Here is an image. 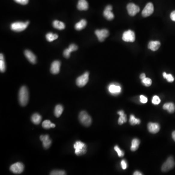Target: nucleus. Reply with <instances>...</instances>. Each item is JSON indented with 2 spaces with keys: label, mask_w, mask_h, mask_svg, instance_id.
I'll use <instances>...</instances> for the list:
<instances>
[{
  "label": "nucleus",
  "mask_w": 175,
  "mask_h": 175,
  "mask_svg": "<svg viewBox=\"0 0 175 175\" xmlns=\"http://www.w3.org/2000/svg\"><path fill=\"white\" fill-rule=\"evenodd\" d=\"M29 100V92L26 86H23L20 89L19 93V101L22 106H26Z\"/></svg>",
  "instance_id": "obj_1"
},
{
  "label": "nucleus",
  "mask_w": 175,
  "mask_h": 175,
  "mask_svg": "<svg viewBox=\"0 0 175 175\" xmlns=\"http://www.w3.org/2000/svg\"><path fill=\"white\" fill-rule=\"evenodd\" d=\"M75 149V154L77 156H81L87 152V146L85 143L80 141H77L74 145Z\"/></svg>",
  "instance_id": "obj_2"
},
{
  "label": "nucleus",
  "mask_w": 175,
  "mask_h": 175,
  "mask_svg": "<svg viewBox=\"0 0 175 175\" xmlns=\"http://www.w3.org/2000/svg\"><path fill=\"white\" fill-rule=\"evenodd\" d=\"M79 120L80 123L85 127H89L92 123V119L85 111H82L79 113Z\"/></svg>",
  "instance_id": "obj_3"
},
{
  "label": "nucleus",
  "mask_w": 175,
  "mask_h": 175,
  "mask_svg": "<svg viewBox=\"0 0 175 175\" xmlns=\"http://www.w3.org/2000/svg\"><path fill=\"white\" fill-rule=\"evenodd\" d=\"M29 24V22L23 23V22H15L11 24V30L15 32H21L23 31L27 28L28 24Z\"/></svg>",
  "instance_id": "obj_4"
},
{
  "label": "nucleus",
  "mask_w": 175,
  "mask_h": 175,
  "mask_svg": "<svg viewBox=\"0 0 175 175\" xmlns=\"http://www.w3.org/2000/svg\"><path fill=\"white\" fill-rule=\"evenodd\" d=\"M175 166V161L172 157H169L165 161L162 166L161 171L164 172H166L174 168Z\"/></svg>",
  "instance_id": "obj_5"
},
{
  "label": "nucleus",
  "mask_w": 175,
  "mask_h": 175,
  "mask_svg": "<svg viewBox=\"0 0 175 175\" xmlns=\"http://www.w3.org/2000/svg\"><path fill=\"white\" fill-rule=\"evenodd\" d=\"M107 89L109 92L114 96L119 95L122 92L121 87L117 83H111Z\"/></svg>",
  "instance_id": "obj_6"
},
{
  "label": "nucleus",
  "mask_w": 175,
  "mask_h": 175,
  "mask_svg": "<svg viewBox=\"0 0 175 175\" xmlns=\"http://www.w3.org/2000/svg\"><path fill=\"white\" fill-rule=\"evenodd\" d=\"M89 73L86 72L82 76H80L77 78L76 80V83L77 86L79 87H83L85 86L89 81Z\"/></svg>",
  "instance_id": "obj_7"
},
{
  "label": "nucleus",
  "mask_w": 175,
  "mask_h": 175,
  "mask_svg": "<svg viewBox=\"0 0 175 175\" xmlns=\"http://www.w3.org/2000/svg\"><path fill=\"white\" fill-rule=\"evenodd\" d=\"M122 39L125 42H134L135 40V35L133 31L129 30L123 33Z\"/></svg>",
  "instance_id": "obj_8"
},
{
  "label": "nucleus",
  "mask_w": 175,
  "mask_h": 175,
  "mask_svg": "<svg viewBox=\"0 0 175 175\" xmlns=\"http://www.w3.org/2000/svg\"><path fill=\"white\" fill-rule=\"evenodd\" d=\"M24 165L21 162H16L13 164L10 167V170L14 174H19L22 173L24 170Z\"/></svg>",
  "instance_id": "obj_9"
},
{
  "label": "nucleus",
  "mask_w": 175,
  "mask_h": 175,
  "mask_svg": "<svg viewBox=\"0 0 175 175\" xmlns=\"http://www.w3.org/2000/svg\"><path fill=\"white\" fill-rule=\"evenodd\" d=\"M95 34L97 36L99 41H101V42L104 41L105 38H107L109 35V31L106 29L102 30H96L95 32Z\"/></svg>",
  "instance_id": "obj_10"
},
{
  "label": "nucleus",
  "mask_w": 175,
  "mask_h": 175,
  "mask_svg": "<svg viewBox=\"0 0 175 175\" xmlns=\"http://www.w3.org/2000/svg\"><path fill=\"white\" fill-rule=\"evenodd\" d=\"M127 10L128 13L131 16H134L140 11L139 7L133 3H130L127 5Z\"/></svg>",
  "instance_id": "obj_11"
},
{
  "label": "nucleus",
  "mask_w": 175,
  "mask_h": 175,
  "mask_svg": "<svg viewBox=\"0 0 175 175\" xmlns=\"http://www.w3.org/2000/svg\"><path fill=\"white\" fill-rule=\"evenodd\" d=\"M154 12V6L151 3H149L146 5L142 11V15L144 17H147L151 15Z\"/></svg>",
  "instance_id": "obj_12"
},
{
  "label": "nucleus",
  "mask_w": 175,
  "mask_h": 175,
  "mask_svg": "<svg viewBox=\"0 0 175 175\" xmlns=\"http://www.w3.org/2000/svg\"><path fill=\"white\" fill-rule=\"evenodd\" d=\"M147 128L148 131L152 134L158 133L160 130V125L157 123L150 122L147 125Z\"/></svg>",
  "instance_id": "obj_13"
},
{
  "label": "nucleus",
  "mask_w": 175,
  "mask_h": 175,
  "mask_svg": "<svg viewBox=\"0 0 175 175\" xmlns=\"http://www.w3.org/2000/svg\"><path fill=\"white\" fill-rule=\"evenodd\" d=\"M112 9H113L112 6L109 5L107 6L106 8H105V11H104L103 14L104 17L109 21L113 19L114 14L111 12Z\"/></svg>",
  "instance_id": "obj_14"
},
{
  "label": "nucleus",
  "mask_w": 175,
  "mask_h": 175,
  "mask_svg": "<svg viewBox=\"0 0 175 175\" xmlns=\"http://www.w3.org/2000/svg\"><path fill=\"white\" fill-rule=\"evenodd\" d=\"M60 65H61V63L59 61V60L54 61L52 63L51 69H50L51 73L54 74H59L60 71Z\"/></svg>",
  "instance_id": "obj_15"
},
{
  "label": "nucleus",
  "mask_w": 175,
  "mask_h": 175,
  "mask_svg": "<svg viewBox=\"0 0 175 175\" xmlns=\"http://www.w3.org/2000/svg\"><path fill=\"white\" fill-rule=\"evenodd\" d=\"M40 140L42 142V144L45 149H48L50 147L52 143V141L49 139L48 135H42L40 136Z\"/></svg>",
  "instance_id": "obj_16"
},
{
  "label": "nucleus",
  "mask_w": 175,
  "mask_h": 175,
  "mask_svg": "<svg viewBox=\"0 0 175 175\" xmlns=\"http://www.w3.org/2000/svg\"><path fill=\"white\" fill-rule=\"evenodd\" d=\"M24 55L26 58L32 64H35L37 61L36 56L29 50H26L24 52Z\"/></svg>",
  "instance_id": "obj_17"
},
{
  "label": "nucleus",
  "mask_w": 175,
  "mask_h": 175,
  "mask_svg": "<svg viewBox=\"0 0 175 175\" xmlns=\"http://www.w3.org/2000/svg\"><path fill=\"white\" fill-rule=\"evenodd\" d=\"M77 49H78V47L77 45L74 44H71L69 46L68 49H66L64 50V52H63L64 56L66 58H69L70 56L71 53L72 52L75 51L76 50H77Z\"/></svg>",
  "instance_id": "obj_18"
},
{
  "label": "nucleus",
  "mask_w": 175,
  "mask_h": 175,
  "mask_svg": "<svg viewBox=\"0 0 175 175\" xmlns=\"http://www.w3.org/2000/svg\"><path fill=\"white\" fill-rule=\"evenodd\" d=\"M77 7L79 11H87L88 9V3L86 0H79Z\"/></svg>",
  "instance_id": "obj_19"
},
{
  "label": "nucleus",
  "mask_w": 175,
  "mask_h": 175,
  "mask_svg": "<svg viewBox=\"0 0 175 175\" xmlns=\"http://www.w3.org/2000/svg\"><path fill=\"white\" fill-rule=\"evenodd\" d=\"M164 110H167L168 113H173L175 111V105L173 103H167L163 106Z\"/></svg>",
  "instance_id": "obj_20"
},
{
  "label": "nucleus",
  "mask_w": 175,
  "mask_h": 175,
  "mask_svg": "<svg viewBox=\"0 0 175 175\" xmlns=\"http://www.w3.org/2000/svg\"><path fill=\"white\" fill-rule=\"evenodd\" d=\"M161 46V43L158 41H151L148 44V48L153 51L158 50Z\"/></svg>",
  "instance_id": "obj_21"
},
{
  "label": "nucleus",
  "mask_w": 175,
  "mask_h": 175,
  "mask_svg": "<svg viewBox=\"0 0 175 175\" xmlns=\"http://www.w3.org/2000/svg\"><path fill=\"white\" fill-rule=\"evenodd\" d=\"M117 113L120 115V117L118 119V123L120 125H121L124 123H125L127 121V115L124 113V110H120L118 111Z\"/></svg>",
  "instance_id": "obj_22"
},
{
  "label": "nucleus",
  "mask_w": 175,
  "mask_h": 175,
  "mask_svg": "<svg viewBox=\"0 0 175 175\" xmlns=\"http://www.w3.org/2000/svg\"><path fill=\"white\" fill-rule=\"evenodd\" d=\"M140 141L137 138H134L132 140L131 142V150L132 151H135L138 149L139 147Z\"/></svg>",
  "instance_id": "obj_23"
},
{
  "label": "nucleus",
  "mask_w": 175,
  "mask_h": 175,
  "mask_svg": "<svg viewBox=\"0 0 175 175\" xmlns=\"http://www.w3.org/2000/svg\"><path fill=\"white\" fill-rule=\"evenodd\" d=\"M53 26L54 28L59 30L64 29L65 27V25L63 22H60L58 20H55L53 22Z\"/></svg>",
  "instance_id": "obj_24"
},
{
  "label": "nucleus",
  "mask_w": 175,
  "mask_h": 175,
  "mask_svg": "<svg viewBox=\"0 0 175 175\" xmlns=\"http://www.w3.org/2000/svg\"><path fill=\"white\" fill-rule=\"evenodd\" d=\"M63 111V107L61 105H56L54 110V114L56 117H59Z\"/></svg>",
  "instance_id": "obj_25"
},
{
  "label": "nucleus",
  "mask_w": 175,
  "mask_h": 175,
  "mask_svg": "<svg viewBox=\"0 0 175 175\" xmlns=\"http://www.w3.org/2000/svg\"><path fill=\"white\" fill-rule=\"evenodd\" d=\"M87 22L85 20H82L80 22L76 23L75 25V29L77 30H81L86 27Z\"/></svg>",
  "instance_id": "obj_26"
},
{
  "label": "nucleus",
  "mask_w": 175,
  "mask_h": 175,
  "mask_svg": "<svg viewBox=\"0 0 175 175\" xmlns=\"http://www.w3.org/2000/svg\"><path fill=\"white\" fill-rule=\"evenodd\" d=\"M41 118L42 117L39 114L35 113L32 116L31 120L34 124L38 125L41 122Z\"/></svg>",
  "instance_id": "obj_27"
},
{
  "label": "nucleus",
  "mask_w": 175,
  "mask_h": 175,
  "mask_svg": "<svg viewBox=\"0 0 175 175\" xmlns=\"http://www.w3.org/2000/svg\"><path fill=\"white\" fill-rule=\"evenodd\" d=\"M42 126L45 129H49L50 128H54L56 127L55 124L51 123V122L48 120L44 121L42 124Z\"/></svg>",
  "instance_id": "obj_28"
},
{
  "label": "nucleus",
  "mask_w": 175,
  "mask_h": 175,
  "mask_svg": "<svg viewBox=\"0 0 175 175\" xmlns=\"http://www.w3.org/2000/svg\"><path fill=\"white\" fill-rule=\"evenodd\" d=\"M5 69H6V66H5L4 55L2 54H1V56H0V71L2 73H4V72H5Z\"/></svg>",
  "instance_id": "obj_29"
},
{
  "label": "nucleus",
  "mask_w": 175,
  "mask_h": 175,
  "mask_svg": "<svg viewBox=\"0 0 175 175\" xmlns=\"http://www.w3.org/2000/svg\"><path fill=\"white\" fill-rule=\"evenodd\" d=\"M58 37H59V36H58V35L52 33L51 32L48 33L46 35V39L49 42L54 41V40L57 39Z\"/></svg>",
  "instance_id": "obj_30"
},
{
  "label": "nucleus",
  "mask_w": 175,
  "mask_h": 175,
  "mask_svg": "<svg viewBox=\"0 0 175 175\" xmlns=\"http://www.w3.org/2000/svg\"><path fill=\"white\" fill-rule=\"evenodd\" d=\"M129 123L131 125H139L141 123V120L139 119L136 118L135 116L133 114H131L129 118Z\"/></svg>",
  "instance_id": "obj_31"
},
{
  "label": "nucleus",
  "mask_w": 175,
  "mask_h": 175,
  "mask_svg": "<svg viewBox=\"0 0 175 175\" xmlns=\"http://www.w3.org/2000/svg\"><path fill=\"white\" fill-rule=\"evenodd\" d=\"M163 77L165 79H166L169 82H172L174 81V77L171 74H167L165 72L163 73Z\"/></svg>",
  "instance_id": "obj_32"
},
{
  "label": "nucleus",
  "mask_w": 175,
  "mask_h": 175,
  "mask_svg": "<svg viewBox=\"0 0 175 175\" xmlns=\"http://www.w3.org/2000/svg\"><path fill=\"white\" fill-rule=\"evenodd\" d=\"M142 82L144 85V86H146V87H149L152 84L151 79L149 78H147V77H146L144 79H142Z\"/></svg>",
  "instance_id": "obj_33"
},
{
  "label": "nucleus",
  "mask_w": 175,
  "mask_h": 175,
  "mask_svg": "<svg viewBox=\"0 0 175 175\" xmlns=\"http://www.w3.org/2000/svg\"><path fill=\"white\" fill-rule=\"evenodd\" d=\"M114 150L117 153L118 156L119 157H123L125 155V152L123 150H122L120 148H119V146H114Z\"/></svg>",
  "instance_id": "obj_34"
},
{
  "label": "nucleus",
  "mask_w": 175,
  "mask_h": 175,
  "mask_svg": "<svg viewBox=\"0 0 175 175\" xmlns=\"http://www.w3.org/2000/svg\"><path fill=\"white\" fill-rule=\"evenodd\" d=\"M51 175H64L65 172L63 170H53L50 173Z\"/></svg>",
  "instance_id": "obj_35"
},
{
  "label": "nucleus",
  "mask_w": 175,
  "mask_h": 175,
  "mask_svg": "<svg viewBox=\"0 0 175 175\" xmlns=\"http://www.w3.org/2000/svg\"><path fill=\"white\" fill-rule=\"evenodd\" d=\"M152 102L154 105H158L161 102V99H160V97L157 96V95H155L152 98Z\"/></svg>",
  "instance_id": "obj_36"
},
{
  "label": "nucleus",
  "mask_w": 175,
  "mask_h": 175,
  "mask_svg": "<svg viewBox=\"0 0 175 175\" xmlns=\"http://www.w3.org/2000/svg\"><path fill=\"white\" fill-rule=\"evenodd\" d=\"M140 102L143 104H146L147 103V98L146 96H144L143 95H141L140 96Z\"/></svg>",
  "instance_id": "obj_37"
},
{
  "label": "nucleus",
  "mask_w": 175,
  "mask_h": 175,
  "mask_svg": "<svg viewBox=\"0 0 175 175\" xmlns=\"http://www.w3.org/2000/svg\"><path fill=\"white\" fill-rule=\"evenodd\" d=\"M121 165L122 168L124 170H125L128 168V164H127V161H125V160H123L121 162Z\"/></svg>",
  "instance_id": "obj_38"
},
{
  "label": "nucleus",
  "mask_w": 175,
  "mask_h": 175,
  "mask_svg": "<svg viewBox=\"0 0 175 175\" xmlns=\"http://www.w3.org/2000/svg\"><path fill=\"white\" fill-rule=\"evenodd\" d=\"M16 3L21 4L23 5H27L29 2V0H14Z\"/></svg>",
  "instance_id": "obj_39"
},
{
  "label": "nucleus",
  "mask_w": 175,
  "mask_h": 175,
  "mask_svg": "<svg viewBox=\"0 0 175 175\" xmlns=\"http://www.w3.org/2000/svg\"><path fill=\"white\" fill-rule=\"evenodd\" d=\"M170 18L173 21L175 22V11H173L170 15Z\"/></svg>",
  "instance_id": "obj_40"
},
{
  "label": "nucleus",
  "mask_w": 175,
  "mask_h": 175,
  "mask_svg": "<svg viewBox=\"0 0 175 175\" xmlns=\"http://www.w3.org/2000/svg\"><path fill=\"white\" fill-rule=\"evenodd\" d=\"M133 175H143L142 174V173L140 172L139 171H136L135 172L133 173Z\"/></svg>",
  "instance_id": "obj_41"
},
{
  "label": "nucleus",
  "mask_w": 175,
  "mask_h": 175,
  "mask_svg": "<svg viewBox=\"0 0 175 175\" xmlns=\"http://www.w3.org/2000/svg\"><path fill=\"white\" fill-rule=\"evenodd\" d=\"M140 77L141 78V80L144 79V78H146V74H144V73H143V74H142L140 75Z\"/></svg>",
  "instance_id": "obj_42"
},
{
  "label": "nucleus",
  "mask_w": 175,
  "mask_h": 175,
  "mask_svg": "<svg viewBox=\"0 0 175 175\" xmlns=\"http://www.w3.org/2000/svg\"><path fill=\"white\" fill-rule=\"evenodd\" d=\"M172 136L173 139L174 140V141L175 142V131L173 132Z\"/></svg>",
  "instance_id": "obj_43"
}]
</instances>
